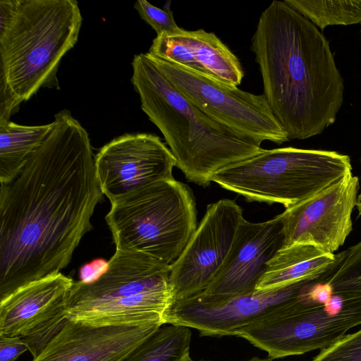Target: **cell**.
Wrapping results in <instances>:
<instances>
[{"label": "cell", "instance_id": "obj_20", "mask_svg": "<svg viewBox=\"0 0 361 361\" xmlns=\"http://www.w3.org/2000/svg\"><path fill=\"white\" fill-rule=\"evenodd\" d=\"M190 341V328L164 324L121 361H184Z\"/></svg>", "mask_w": 361, "mask_h": 361}, {"label": "cell", "instance_id": "obj_21", "mask_svg": "<svg viewBox=\"0 0 361 361\" xmlns=\"http://www.w3.org/2000/svg\"><path fill=\"white\" fill-rule=\"evenodd\" d=\"M335 257L334 264L322 276L320 283L343 301L361 298V240Z\"/></svg>", "mask_w": 361, "mask_h": 361}, {"label": "cell", "instance_id": "obj_9", "mask_svg": "<svg viewBox=\"0 0 361 361\" xmlns=\"http://www.w3.org/2000/svg\"><path fill=\"white\" fill-rule=\"evenodd\" d=\"M146 54L189 102L216 121L260 143L280 145L289 140L263 94L243 91L214 76Z\"/></svg>", "mask_w": 361, "mask_h": 361}, {"label": "cell", "instance_id": "obj_28", "mask_svg": "<svg viewBox=\"0 0 361 361\" xmlns=\"http://www.w3.org/2000/svg\"><path fill=\"white\" fill-rule=\"evenodd\" d=\"M249 361H270V360L268 359H260L259 357H253L251 360H250Z\"/></svg>", "mask_w": 361, "mask_h": 361}, {"label": "cell", "instance_id": "obj_19", "mask_svg": "<svg viewBox=\"0 0 361 361\" xmlns=\"http://www.w3.org/2000/svg\"><path fill=\"white\" fill-rule=\"evenodd\" d=\"M53 128V122L24 126L7 121L0 123V182L13 180L30 156L39 147Z\"/></svg>", "mask_w": 361, "mask_h": 361}, {"label": "cell", "instance_id": "obj_12", "mask_svg": "<svg viewBox=\"0 0 361 361\" xmlns=\"http://www.w3.org/2000/svg\"><path fill=\"white\" fill-rule=\"evenodd\" d=\"M74 281L61 272L33 282L0 300V336L21 338L33 357L67 322Z\"/></svg>", "mask_w": 361, "mask_h": 361}, {"label": "cell", "instance_id": "obj_23", "mask_svg": "<svg viewBox=\"0 0 361 361\" xmlns=\"http://www.w3.org/2000/svg\"><path fill=\"white\" fill-rule=\"evenodd\" d=\"M311 361H361V329L321 350Z\"/></svg>", "mask_w": 361, "mask_h": 361}, {"label": "cell", "instance_id": "obj_15", "mask_svg": "<svg viewBox=\"0 0 361 361\" xmlns=\"http://www.w3.org/2000/svg\"><path fill=\"white\" fill-rule=\"evenodd\" d=\"M283 239L281 214L259 223L243 218L222 266L197 295L226 298L255 291L268 262L283 247Z\"/></svg>", "mask_w": 361, "mask_h": 361}, {"label": "cell", "instance_id": "obj_5", "mask_svg": "<svg viewBox=\"0 0 361 361\" xmlns=\"http://www.w3.org/2000/svg\"><path fill=\"white\" fill-rule=\"evenodd\" d=\"M169 275L170 265L157 258L116 250L98 279L74 281L67 319L99 326L164 324L173 301Z\"/></svg>", "mask_w": 361, "mask_h": 361}, {"label": "cell", "instance_id": "obj_26", "mask_svg": "<svg viewBox=\"0 0 361 361\" xmlns=\"http://www.w3.org/2000/svg\"><path fill=\"white\" fill-rule=\"evenodd\" d=\"M108 262L97 259L84 265L80 271V281L91 283L98 279L107 269Z\"/></svg>", "mask_w": 361, "mask_h": 361}, {"label": "cell", "instance_id": "obj_11", "mask_svg": "<svg viewBox=\"0 0 361 361\" xmlns=\"http://www.w3.org/2000/svg\"><path fill=\"white\" fill-rule=\"evenodd\" d=\"M243 218V209L234 200L222 199L207 205L183 251L170 265L173 301L195 296L209 286L225 261Z\"/></svg>", "mask_w": 361, "mask_h": 361}, {"label": "cell", "instance_id": "obj_2", "mask_svg": "<svg viewBox=\"0 0 361 361\" xmlns=\"http://www.w3.org/2000/svg\"><path fill=\"white\" fill-rule=\"evenodd\" d=\"M264 93L290 140H303L334 123L344 81L329 43L308 19L285 1L262 13L251 39Z\"/></svg>", "mask_w": 361, "mask_h": 361}, {"label": "cell", "instance_id": "obj_27", "mask_svg": "<svg viewBox=\"0 0 361 361\" xmlns=\"http://www.w3.org/2000/svg\"><path fill=\"white\" fill-rule=\"evenodd\" d=\"M355 207L357 210L358 215L361 216V192L357 196Z\"/></svg>", "mask_w": 361, "mask_h": 361}, {"label": "cell", "instance_id": "obj_6", "mask_svg": "<svg viewBox=\"0 0 361 361\" xmlns=\"http://www.w3.org/2000/svg\"><path fill=\"white\" fill-rule=\"evenodd\" d=\"M111 205L105 219L116 250L144 253L169 265L197 228L193 194L174 178L151 183Z\"/></svg>", "mask_w": 361, "mask_h": 361}, {"label": "cell", "instance_id": "obj_8", "mask_svg": "<svg viewBox=\"0 0 361 361\" xmlns=\"http://www.w3.org/2000/svg\"><path fill=\"white\" fill-rule=\"evenodd\" d=\"M311 287L276 311L236 330L234 336L276 359L324 349L361 324V298L345 300L341 310L332 311L326 304L311 300Z\"/></svg>", "mask_w": 361, "mask_h": 361}, {"label": "cell", "instance_id": "obj_3", "mask_svg": "<svg viewBox=\"0 0 361 361\" xmlns=\"http://www.w3.org/2000/svg\"><path fill=\"white\" fill-rule=\"evenodd\" d=\"M82 21L75 0H0V123L40 88L60 89L59 66Z\"/></svg>", "mask_w": 361, "mask_h": 361}, {"label": "cell", "instance_id": "obj_29", "mask_svg": "<svg viewBox=\"0 0 361 361\" xmlns=\"http://www.w3.org/2000/svg\"><path fill=\"white\" fill-rule=\"evenodd\" d=\"M184 361H195L191 359L190 356H189L188 358H186Z\"/></svg>", "mask_w": 361, "mask_h": 361}, {"label": "cell", "instance_id": "obj_7", "mask_svg": "<svg viewBox=\"0 0 361 361\" xmlns=\"http://www.w3.org/2000/svg\"><path fill=\"white\" fill-rule=\"evenodd\" d=\"M350 173L348 155L288 147L264 149L219 171L212 181L248 201L279 203L288 209Z\"/></svg>", "mask_w": 361, "mask_h": 361}, {"label": "cell", "instance_id": "obj_17", "mask_svg": "<svg viewBox=\"0 0 361 361\" xmlns=\"http://www.w3.org/2000/svg\"><path fill=\"white\" fill-rule=\"evenodd\" d=\"M238 86L244 72L237 56L214 33L203 29L157 35L147 52Z\"/></svg>", "mask_w": 361, "mask_h": 361}, {"label": "cell", "instance_id": "obj_14", "mask_svg": "<svg viewBox=\"0 0 361 361\" xmlns=\"http://www.w3.org/2000/svg\"><path fill=\"white\" fill-rule=\"evenodd\" d=\"M359 179L350 173L314 196L281 214L283 245H310L332 253L353 229Z\"/></svg>", "mask_w": 361, "mask_h": 361}, {"label": "cell", "instance_id": "obj_4", "mask_svg": "<svg viewBox=\"0 0 361 361\" xmlns=\"http://www.w3.org/2000/svg\"><path fill=\"white\" fill-rule=\"evenodd\" d=\"M131 82L141 108L159 128L188 181L206 187L219 171L262 152L261 143L235 133L189 102L147 54L135 55Z\"/></svg>", "mask_w": 361, "mask_h": 361}, {"label": "cell", "instance_id": "obj_16", "mask_svg": "<svg viewBox=\"0 0 361 361\" xmlns=\"http://www.w3.org/2000/svg\"><path fill=\"white\" fill-rule=\"evenodd\" d=\"M163 324L99 326L68 319L32 361H121Z\"/></svg>", "mask_w": 361, "mask_h": 361}, {"label": "cell", "instance_id": "obj_18", "mask_svg": "<svg viewBox=\"0 0 361 361\" xmlns=\"http://www.w3.org/2000/svg\"><path fill=\"white\" fill-rule=\"evenodd\" d=\"M334 254L310 245L281 247L268 262L255 290H265L305 280H317L334 264Z\"/></svg>", "mask_w": 361, "mask_h": 361}, {"label": "cell", "instance_id": "obj_10", "mask_svg": "<svg viewBox=\"0 0 361 361\" xmlns=\"http://www.w3.org/2000/svg\"><path fill=\"white\" fill-rule=\"evenodd\" d=\"M317 280L301 281L226 298L197 295L175 300L164 312L163 320L164 324L196 329L201 336H234L236 330L298 298Z\"/></svg>", "mask_w": 361, "mask_h": 361}, {"label": "cell", "instance_id": "obj_22", "mask_svg": "<svg viewBox=\"0 0 361 361\" xmlns=\"http://www.w3.org/2000/svg\"><path fill=\"white\" fill-rule=\"evenodd\" d=\"M323 30L329 25L361 23V0H284Z\"/></svg>", "mask_w": 361, "mask_h": 361}, {"label": "cell", "instance_id": "obj_1", "mask_svg": "<svg viewBox=\"0 0 361 361\" xmlns=\"http://www.w3.org/2000/svg\"><path fill=\"white\" fill-rule=\"evenodd\" d=\"M87 130L68 110L11 181L0 188V300L59 274L102 201Z\"/></svg>", "mask_w": 361, "mask_h": 361}, {"label": "cell", "instance_id": "obj_24", "mask_svg": "<svg viewBox=\"0 0 361 361\" xmlns=\"http://www.w3.org/2000/svg\"><path fill=\"white\" fill-rule=\"evenodd\" d=\"M134 8L140 18L155 30L157 35L174 33L181 28L176 24L171 10L161 9L146 0H137Z\"/></svg>", "mask_w": 361, "mask_h": 361}, {"label": "cell", "instance_id": "obj_13", "mask_svg": "<svg viewBox=\"0 0 361 361\" xmlns=\"http://www.w3.org/2000/svg\"><path fill=\"white\" fill-rule=\"evenodd\" d=\"M176 165L169 148L150 133L118 136L94 157L99 188L111 202L154 182L173 178Z\"/></svg>", "mask_w": 361, "mask_h": 361}, {"label": "cell", "instance_id": "obj_25", "mask_svg": "<svg viewBox=\"0 0 361 361\" xmlns=\"http://www.w3.org/2000/svg\"><path fill=\"white\" fill-rule=\"evenodd\" d=\"M27 350L23 338L0 336V361H16Z\"/></svg>", "mask_w": 361, "mask_h": 361}]
</instances>
